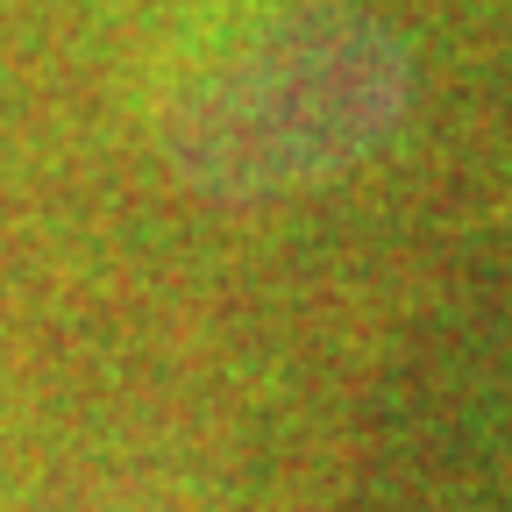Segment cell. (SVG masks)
I'll use <instances>...</instances> for the list:
<instances>
[{
    "label": "cell",
    "instance_id": "obj_1",
    "mask_svg": "<svg viewBox=\"0 0 512 512\" xmlns=\"http://www.w3.org/2000/svg\"><path fill=\"white\" fill-rule=\"evenodd\" d=\"M399 107V57L342 8L249 15L185 72L178 128L192 171L278 185L356 157Z\"/></svg>",
    "mask_w": 512,
    "mask_h": 512
}]
</instances>
